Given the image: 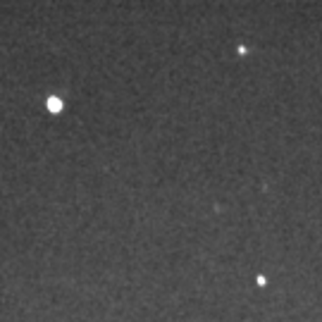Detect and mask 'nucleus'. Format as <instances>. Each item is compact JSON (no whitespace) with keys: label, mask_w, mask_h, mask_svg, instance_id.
Segmentation results:
<instances>
[{"label":"nucleus","mask_w":322,"mask_h":322,"mask_svg":"<svg viewBox=\"0 0 322 322\" xmlns=\"http://www.w3.org/2000/svg\"><path fill=\"white\" fill-rule=\"evenodd\" d=\"M48 107H50L53 112H60V110H62V100H57V98H50V100H48Z\"/></svg>","instance_id":"f257e3e1"}]
</instances>
